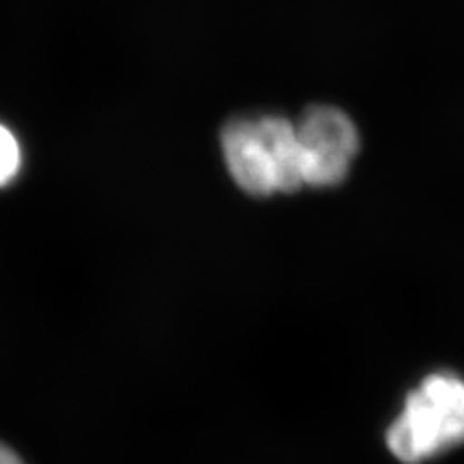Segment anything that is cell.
<instances>
[{"instance_id": "1", "label": "cell", "mask_w": 464, "mask_h": 464, "mask_svg": "<svg viewBox=\"0 0 464 464\" xmlns=\"http://www.w3.org/2000/svg\"><path fill=\"white\" fill-rule=\"evenodd\" d=\"M230 177L252 196L293 194L304 186L296 126L283 116L232 119L221 134Z\"/></svg>"}, {"instance_id": "2", "label": "cell", "mask_w": 464, "mask_h": 464, "mask_svg": "<svg viewBox=\"0 0 464 464\" xmlns=\"http://www.w3.org/2000/svg\"><path fill=\"white\" fill-rule=\"evenodd\" d=\"M464 443V380L433 373L406 397L387 430V447L401 462L420 464Z\"/></svg>"}, {"instance_id": "3", "label": "cell", "mask_w": 464, "mask_h": 464, "mask_svg": "<svg viewBox=\"0 0 464 464\" xmlns=\"http://www.w3.org/2000/svg\"><path fill=\"white\" fill-rule=\"evenodd\" d=\"M295 126L304 159V184L312 188L341 184L360 148L351 116L335 107L317 105L304 112Z\"/></svg>"}, {"instance_id": "4", "label": "cell", "mask_w": 464, "mask_h": 464, "mask_svg": "<svg viewBox=\"0 0 464 464\" xmlns=\"http://www.w3.org/2000/svg\"><path fill=\"white\" fill-rule=\"evenodd\" d=\"M22 163L20 143L6 126L0 124V186L14 180Z\"/></svg>"}, {"instance_id": "5", "label": "cell", "mask_w": 464, "mask_h": 464, "mask_svg": "<svg viewBox=\"0 0 464 464\" xmlns=\"http://www.w3.org/2000/svg\"><path fill=\"white\" fill-rule=\"evenodd\" d=\"M0 464H25L20 455L0 441Z\"/></svg>"}]
</instances>
